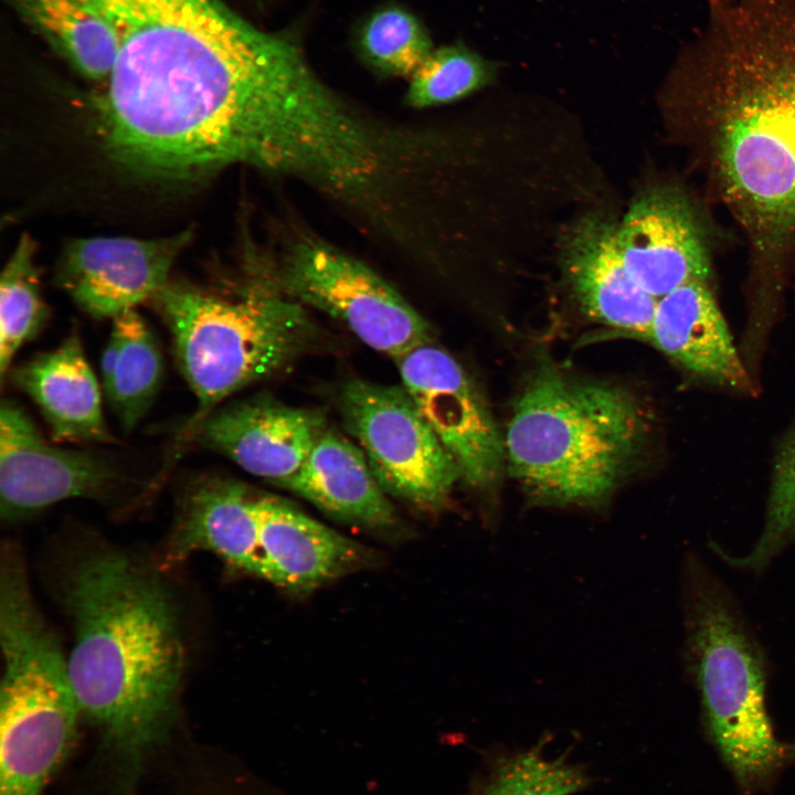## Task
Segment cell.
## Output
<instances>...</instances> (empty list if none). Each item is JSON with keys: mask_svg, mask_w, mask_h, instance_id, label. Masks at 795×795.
<instances>
[{"mask_svg": "<svg viewBox=\"0 0 795 795\" xmlns=\"http://www.w3.org/2000/svg\"><path fill=\"white\" fill-rule=\"evenodd\" d=\"M277 282L286 296L328 314L393 359L431 342L430 325L399 292L326 243H295L283 257Z\"/></svg>", "mask_w": 795, "mask_h": 795, "instance_id": "ba28073f", "label": "cell"}, {"mask_svg": "<svg viewBox=\"0 0 795 795\" xmlns=\"http://www.w3.org/2000/svg\"><path fill=\"white\" fill-rule=\"evenodd\" d=\"M263 579L308 593L374 564L373 551L271 495L258 498Z\"/></svg>", "mask_w": 795, "mask_h": 795, "instance_id": "5bb4252c", "label": "cell"}, {"mask_svg": "<svg viewBox=\"0 0 795 795\" xmlns=\"http://www.w3.org/2000/svg\"><path fill=\"white\" fill-rule=\"evenodd\" d=\"M615 239L627 272L657 299L686 283L708 282L706 239L688 198L677 189L655 188L637 198Z\"/></svg>", "mask_w": 795, "mask_h": 795, "instance_id": "7c38bea8", "label": "cell"}, {"mask_svg": "<svg viewBox=\"0 0 795 795\" xmlns=\"http://www.w3.org/2000/svg\"><path fill=\"white\" fill-rule=\"evenodd\" d=\"M258 498L235 479H194L181 494L163 560L178 562L205 551L263 579Z\"/></svg>", "mask_w": 795, "mask_h": 795, "instance_id": "9a60e30c", "label": "cell"}, {"mask_svg": "<svg viewBox=\"0 0 795 795\" xmlns=\"http://www.w3.org/2000/svg\"><path fill=\"white\" fill-rule=\"evenodd\" d=\"M278 486L327 515L380 534H393L400 520L361 448L326 431L301 467Z\"/></svg>", "mask_w": 795, "mask_h": 795, "instance_id": "ac0fdd59", "label": "cell"}, {"mask_svg": "<svg viewBox=\"0 0 795 795\" xmlns=\"http://www.w3.org/2000/svg\"><path fill=\"white\" fill-rule=\"evenodd\" d=\"M339 406L386 494L426 511L445 505L460 478L458 467L403 385L353 379L341 390Z\"/></svg>", "mask_w": 795, "mask_h": 795, "instance_id": "52a82bcc", "label": "cell"}, {"mask_svg": "<svg viewBox=\"0 0 795 795\" xmlns=\"http://www.w3.org/2000/svg\"><path fill=\"white\" fill-rule=\"evenodd\" d=\"M118 42L97 96L99 135L124 167L188 173L262 146L296 99L305 56L221 0H93Z\"/></svg>", "mask_w": 795, "mask_h": 795, "instance_id": "6da1fadb", "label": "cell"}, {"mask_svg": "<svg viewBox=\"0 0 795 795\" xmlns=\"http://www.w3.org/2000/svg\"><path fill=\"white\" fill-rule=\"evenodd\" d=\"M35 248L33 239L29 234H23L1 274V381L17 351L38 335L47 318L35 266Z\"/></svg>", "mask_w": 795, "mask_h": 795, "instance_id": "7402d4cb", "label": "cell"}, {"mask_svg": "<svg viewBox=\"0 0 795 795\" xmlns=\"http://www.w3.org/2000/svg\"><path fill=\"white\" fill-rule=\"evenodd\" d=\"M685 665L709 741L746 794L767 788L795 761L766 709L765 654L725 584L695 553L682 571Z\"/></svg>", "mask_w": 795, "mask_h": 795, "instance_id": "5b68a950", "label": "cell"}, {"mask_svg": "<svg viewBox=\"0 0 795 795\" xmlns=\"http://www.w3.org/2000/svg\"><path fill=\"white\" fill-rule=\"evenodd\" d=\"M707 283L689 282L659 298L648 341L707 381L750 390V378Z\"/></svg>", "mask_w": 795, "mask_h": 795, "instance_id": "e0dca14e", "label": "cell"}, {"mask_svg": "<svg viewBox=\"0 0 795 795\" xmlns=\"http://www.w3.org/2000/svg\"><path fill=\"white\" fill-rule=\"evenodd\" d=\"M795 544V426L776 454L763 531L744 556H730L714 550L732 566L760 572L786 547Z\"/></svg>", "mask_w": 795, "mask_h": 795, "instance_id": "484cf974", "label": "cell"}, {"mask_svg": "<svg viewBox=\"0 0 795 795\" xmlns=\"http://www.w3.org/2000/svg\"><path fill=\"white\" fill-rule=\"evenodd\" d=\"M284 295L268 283L231 289L168 283L152 298L198 401L182 439L227 396L283 370L309 344L314 326Z\"/></svg>", "mask_w": 795, "mask_h": 795, "instance_id": "8992f818", "label": "cell"}, {"mask_svg": "<svg viewBox=\"0 0 795 795\" xmlns=\"http://www.w3.org/2000/svg\"><path fill=\"white\" fill-rule=\"evenodd\" d=\"M494 63L463 44L433 50L411 75L406 100L413 107H428L459 99L489 84Z\"/></svg>", "mask_w": 795, "mask_h": 795, "instance_id": "d4e9b609", "label": "cell"}, {"mask_svg": "<svg viewBox=\"0 0 795 795\" xmlns=\"http://www.w3.org/2000/svg\"><path fill=\"white\" fill-rule=\"evenodd\" d=\"M648 433L627 390L544 364L515 404L506 463L539 504L598 507L636 467Z\"/></svg>", "mask_w": 795, "mask_h": 795, "instance_id": "277c9868", "label": "cell"}, {"mask_svg": "<svg viewBox=\"0 0 795 795\" xmlns=\"http://www.w3.org/2000/svg\"><path fill=\"white\" fill-rule=\"evenodd\" d=\"M62 597L73 623L67 665L81 716L138 764L176 712L186 656L174 604L146 568L106 548L72 563Z\"/></svg>", "mask_w": 795, "mask_h": 795, "instance_id": "3957f363", "label": "cell"}, {"mask_svg": "<svg viewBox=\"0 0 795 795\" xmlns=\"http://www.w3.org/2000/svg\"><path fill=\"white\" fill-rule=\"evenodd\" d=\"M615 234L616 225L602 216L581 221L566 242L568 278L590 318L648 340L658 299L627 272Z\"/></svg>", "mask_w": 795, "mask_h": 795, "instance_id": "2e32d148", "label": "cell"}, {"mask_svg": "<svg viewBox=\"0 0 795 795\" xmlns=\"http://www.w3.org/2000/svg\"><path fill=\"white\" fill-rule=\"evenodd\" d=\"M402 385L468 485L489 489L506 464L501 436L486 400L463 367L431 342L394 359Z\"/></svg>", "mask_w": 795, "mask_h": 795, "instance_id": "9c48e42d", "label": "cell"}, {"mask_svg": "<svg viewBox=\"0 0 795 795\" xmlns=\"http://www.w3.org/2000/svg\"><path fill=\"white\" fill-rule=\"evenodd\" d=\"M679 80L722 200L759 269L795 243V0H706Z\"/></svg>", "mask_w": 795, "mask_h": 795, "instance_id": "7a4b0ae2", "label": "cell"}, {"mask_svg": "<svg viewBox=\"0 0 795 795\" xmlns=\"http://www.w3.org/2000/svg\"><path fill=\"white\" fill-rule=\"evenodd\" d=\"M591 783L565 755L550 757L541 745L498 759L475 795H573Z\"/></svg>", "mask_w": 795, "mask_h": 795, "instance_id": "cb8c5ba5", "label": "cell"}, {"mask_svg": "<svg viewBox=\"0 0 795 795\" xmlns=\"http://www.w3.org/2000/svg\"><path fill=\"white\" fill-rule=\"evenodd\" d=\"M192 231L163 239L91 237L70 242L57 282L77 306L95 318H115L153 298L167 284Z\"/></svg>", "mask_w": 795, "mask_h": 795, "instance_id": "8fae6325", "label": "cell"}, {"mask_svg": "<svg viewBox=\"0 0 795 795\" xmlns=\"http://www.w3.org/2000/svg\"><path fill=\"white\" fill-rule=\"evenodd\" d=\"M110 332L117 352L110 362L100 363L102 385L120 426L130 432L159 393L163 358L156 336L135 309L113 318Z\"/></svg>", "mask_w": 795, "mask_h": 795, "instance_id": "44dd1931", "label": "cell"}, {"mask_svg": "<svg viewBox=\"0 0 795 795\" xmlns=\"http://www.w3.org/2000/svg\"><path fill=\"white\" fill-rule=\"evenodd\" d=\"M125 478L106 457L47 443L25 412L10 400L0 405V513L18 521L60 501H108Z\"/></svg>", "mask_w": 795, "mask_h": 795, "instance_id": "30bf717a", "label": "cell"}, {"mask_svg": "<svg viewBox=\"0 0 795 795\" xmlns=\"http://www.w3.org/2000/svg\"><path fill=\"white\" fill-rule=\"evenodd\" d=\"M357 46L372 67L399 76H411L433 51L417 17L393 3L378 8L362 22Z\"/></svg>", "mask_w": 795, "mask_h": 795, "instance_id": "603a6c76", "label": "cell"}, {"mask_svg": "<svg viewBox=\"0 0 795 795\" xmlns=\"http://www.w3.org/2000/svg\"><path fill=\"white\" fill-rule=\"evenodd\" d=\"M11 379L38 405L54 439H110L99 383L76 333L13 369Z\"/></svg>", "mask_w": 795, "mask_h": 795, "instance_id": "d6986e66", "label": "cell"}, {"mask_svg": "<svg viewBox=\"0 0 795 795\" xmlns=\"http://www.w3.org/2000/svg\"><path fill=\"white\" fill-rule=\"evenodd\" d=\"M326 431L319 410L255 396L216 407L193 437L278 486L297 473Z\"/></svg>", "mask_w": 795, "mask_h": 795, "instance_id": "4fadbf2b", "label": "cell"}, {"mask_svg": "<svg viewBox=\"0 0 795 795\" xmlns=\"http://www.w3.org/2000/svg\"><path fill=\"white\" fill-rule=\"evenodd\" d=\"M15 9L83 76L106 82L114 68L115 30L93 0H11Z\"/></svg>", "mask_w": 795, "mask_h": 795, "instance_id": "ffe728a7", "label": "cell"}]
</instances>
